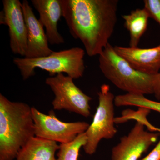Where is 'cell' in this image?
<instances>
[{
  "instance_id": "11",
  "label": "cell",
  "mask_w": 160,
  "mask_h": 160,
  "mask_svg": "<svg viewBox=\"0 0 160 160\" xmlns=\"http://www.w3.org/2000/svg\"><path fill=\"white\" fill-rule=\"evenodd\" d=\"M115 51L136 70L155 75L160 70V45L152 48H132L115 46Z\"/></svg>"
},
{
  "instance_id": "20",
  "label": "cell",
  "mask_w": 160,
  "mask_h": 160,
  "mask_svg": "<svg viewBox=\"0 0 160 160\" xmlns=\"http://www.w3.org/2000/svg\"><path fill=\"white\" fill-rule=\"evenodd\" d=\"M154 94L158 100H160V72L155 76Z\"/></svg>"
},
{
  "instance_id": "13",
  "label": "cell",
  "mask_w": 160,
  "mask_h": 160,
  "mask_svg": "<svg viewBox=\"0 0 160 160\" xmlns=\"http://www.w3.org/2000/svg\"><path fill=\"white\" fill-rule=\"evenodd\" d=\"M60 145L56 142L34 137L23 146L16 160H55Z\"/></svg>"
},
{
  "instance_id": "9",
  "label": "cell",
  "mask_w": 160,
  "mask_h": 160,
  "mask_svg": "<svg viewBox=\"0 0 160 160\" xmlns=\"http://www.w3.org/2000/svg\"><path fill=\"white\" fill-rule=\"evenodd\" d=\"M0 24L8 26L10 47L14 54L25 57L27 48V32L22 2L19 0H3Z\"/></svg>"
},
{
  "instance_id": "4",
  "label": "cell",
  "mask_w": 160,
  "mask_h": 160,
  "mask_svg": "<svg viewBox=\"0 0 160 160\" xmlns=\"http://www.w3.org/2000/svg\"><path fill=\"white\" fill-rule=\"evenodd\" d=\"M85 54L84 49L74 47L62 51H53L49 55L43 57L15 58L13 62L19 69L24 80L34 75L36 68L48 72L52 76L66 73L73 79H78L82 77L85 71Z\"/></svg>"
},
{
  "instance_id": "8",
  "label": "cell",
  "mask_w": 160,
  "mask_h": 160,
  "mask_svg": "<svg viewBox=\"0 0 160 160\" xmlns=\"http://www.w3.org/2000/svg\"><path fill=\"white\" fill-rule=\"evenodd\" d=\"M145 127L137 122L127 135L121 138L112 149V160H138L160 137L159 132L146 131Z\"/></svg>"
},
{
  "instance_id": "10",
  "label": "cell",
  "mask_w": 160,
  "mask_h": 160,
  "mask_svg": "<svg viewBox=\"0 0 160 160\" xmlns=\"http://www.w3.org/2000/svg\"><path fill=\"white\" fill-rule=\"evenodd\" d=\"M22 8L27 32V48L25 58H34L51 54L53 51L49 48L44 27L36 17L29 2L23 1Z\"/></svg>"
},
{
  "instance_id": "6",
  "label": "cell",
  "mask_w": 160,
  "mask_h": 160,
  "mask_svg": "<svg viewBox=\"0 0 160 160\" xmlns=\"http://www.w3.org/2000/svg\"><path fill=\"white\" fill-rule=\"evenodd\" d=\"M73 80L62 73L46 79V85L54 94L52 102L53 109L67 110L89 117L90 115L89 102L92 98L76 86Z\"/></svg>"
},
{
  "instance_id": "17",
  "label": "cell",
  "mask_w": 160,
  "mask_h": 160,
  "mask_svg": "<svg viewBox=\"0 0 160 160\" xmlns=\"http://www.w3.org/2000/svg\"><path fill=\"white\" fill-rule=\"evenodd\" d=\"M87 142L85 132L79 135L71 142L61 144L55 160H78L80 149Z\"/></svg>"
},
{
  "instance_id": "5",
  "label": "cell",
  "mask_w": 160,
  "mask_h": 160,
  "mask_svg": "<svg viewBox=\"0 0 160 160\" xmlns=\"http://www.w3.org/2000/svg\"><path fill=\"white\" fill-rule=\"evenodd\" d=\"M98 94V105L92 122L85 132L87 142L83 147L89 155L96 152L101 140L112 138L118 132L114 126L115 97L109 85H102Z\"/></svg>"
},
{
  "instance_id": "14",
  "label": "cell",
  "mask_w": 160,
  "mask_h": 160,
  "mask_svg": "<svg viewBox=\"0 0 160 160\" xmlns=\"http://www.w3.org/2000/svg\"><path fill=\"white\" fill-rule=\"evenodd\" d=\"M122 17L125 20V27L129 32L130 47L137 48L140 39L147 29L149 18L148 12L144 8L137 9Z\"/></svg>"
},
{
  "instance_id": "2",
  "label": "cell",
  "mask_w": 160,
  "mask_h": 160,
  "mask_svg": "<svg viewBox=\"0 0 160 160\" xmlns=\"http://www.w3.org/2000/svg\"><path fill=\"white\" fill-rule=\"evenodd\" d=\"M35 136L32 107L0 94V160H14Z\"/></svg>"
},
{
  "instance_id": "12",
  "label": "cell",
  "mask_w": 160,
  "mask_h": 160,
  "mask_svg": "<svg viewBox=\"0 0 160 160\" xmlns=\"http://www.w3.org/2000/svg\"><path fill=\"white\" fill-rule=\"evenodd\" d=\"M32 6L39 14V21L46 29L48 42L59 45L65 42L58 29V23L62 17L60 0H32Z\"/></svg>"
},
{
  "instance_id": "19",
  "label": "cell",
  "mask_w": 160,
  "mask_h": 160,
  "mask_svg": "<svg viewBox=\"0 0 160 160\" xmlns=\"http://www.w3.org/2000/svg\"><path fill=\"white\" fill-rule=\"evenodd\" d=\"M140 160H160V139L154 149L149 154Z\"/></svg>"
},
{
  "instance_id": "1",
  "label": "cell",
  "mask_w": 160,
  "mask_h": 160,
  "mask_svg": "<svg viewBox=\"0 0 160 160\" xmlns=\"http://www.w3.org/2000/svg\"><path fill=\"white\" fill-rule=\"evenodd\" d=\"M69 32L89 57L99 55L109 44L117 22V0H60Z\"/></svg>"
},
{
  "instance_id": "7",
  "label": "cell",
  "mask_w": 160,
  "mask_h": 160,
  "mask_svg": "<svg viewBox=\"0 0 160 160\" xmlns=\"http://www.w3.org/2000/svg\"><path fill=\"white\" fill-rule=\"evenodd\" d=\"M32 112L35 137L60 144L71 142L79 135L86 132L90 125L85 122H62L52 110L46 114L32 107Z\"/></svg>"
},
{
  "instance_id": "15",
  "label": "cell",
  "mask_w": 160,
  "mask_h": 160,
  "mask_svg": "<svg viewBox=\"0 0 160 160\" xmlns=\"http://www.w3.org/2000/svg\"><path fill=\"white\" fill-rule=\"evenodd\" d=\"M114 104L118 107L134 106L144 107L160 113V102L149 100L144 95L127 93L119 95L115 98Z\"/></svg>"
},
{
  "instance_id": "16",
  "label": "cell",
  "mask_w": 160,
  "mask_h": 160,
  "mask_svg": "<svg viewBox=\"0 0 160 160\" xmlns=\"http://www.w3.org/2000/svg\"><path fill=\"white\" fill-rule=\"evenodd\" d=\"M150 112V109L144 107H138L137 111L129 109H125L122 112L121 116L115 118V124H122L130 120H135L137 122L144 125L149 132L160 133V129L153 126L147 119V116Z\"/></svg>"
},
{
  "instance_id": "3",
  "label": "cell",
  "mask_w": 160,
  "mask_h": 160,
  "mask_svg": "<svg viewBox=\"0 0 160 160\" xmlns=\"http://www.w3.org/2000/svg\"><path fill=\"white\" fill-rule=\"evenodd\" d=\"M99 68L104 76L127 93L154 94L155 76L136 70L115 51L109 43L99 55Z\"/></svg>"
},
{
  "instance_id": "18",
  "label": "cell",
  "mask_w": 160,
  "mask_h": 160,
  "mask_svg": "<svg viewBox=\"0 0 160 160\" xmlns=\"http://www.w3.org/2000/svg\"><path fill=\"white\" fill-rule=\"evenodd\" d=\"M144 8L149 18H152L160 25V0H145Z\"/></svg>"
}]
</instances>
